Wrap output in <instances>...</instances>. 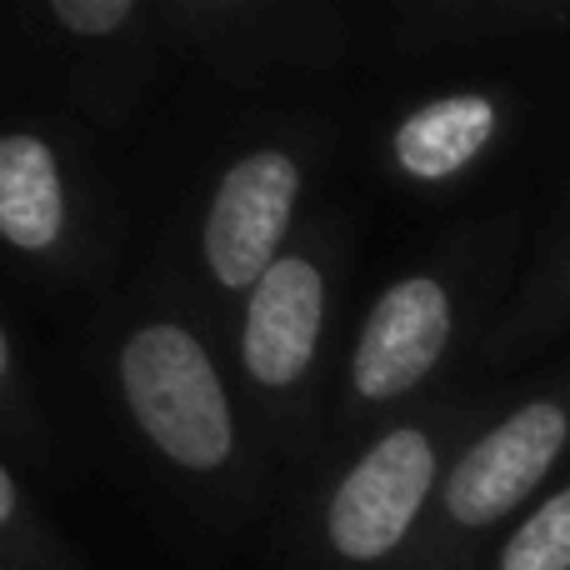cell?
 I'll use <instances>...</instances> for the list:
<instances>
[{
  "label": "cell",
  "instance_id": "6da1fadb",
  "mask_svg": "<svg viewBox=\"0 0 570 570\" xmlns=\"http://www.w3.org/2000/svg\"><path fill=\"white\" fill-rule=\"evenodd\" d=\"M120 385L160 455L186 471H216L230 461V401L190 331L170 321L140 325L120 351Z\"/></svg>",
  "mask_w": 570,
  "mask_h": 570
},
{
  "label": "cell",
  "instance_id": "7a4b0ae2",
  "mask_svg": "<svg viewBox=\"0 0 570 570\" xmlns=\"http://www.w3.org/2000/svg\"><path fill=\"white\" fill-rule=\"evenodd\" d=\"M435 481V451L421 431H391L375 441L325 511V535L345 561H381L405 541Z\"/></svg>",
  "mask_w": 570,
  "mask_h": 570
},
{
  "label": "cell",
  "instance_id": "3957f363",
  "mask_svg": "<svg viewBox=\"0 0 570 570\" xmlns=\"http://www.w3.org/2000/svg\"><path fill=\"white\" fill-rule=\"evenodd\" d=\"M301 190V170L285 150H256L236 160L216 190V206L206 216V266L220 285H261L276 266Z\"/></svg>",
  "mask_w": 570,
  "mask_h": 570
},
{
  "label": "cell",
  "instance_id": "277c9868",
  "mask_svg": "<svg viewBox=\"0 0 570 570\" xmlns=\"http://www.w3.org/2000/svg\"><path fill=\"white\" fill-rule=\"evenodd\" d=\"M566 411L556 401H531L515 415H505L491 435L471 445L455 465L451 485H445V511L461 525H491L505 511L521 505V495L546 481L566 445Z\"/></svg>",
  "mask_w": 570,
  "mask_h": 570
},
{
  "label": "cell",
  "instance_id": "5b68a950",
  "mask_svg": "<svg viewBox=\"0 0 570 570\" xmlns=\"http://www.w3.org/2000/svg\"><path fill=\"white\" fill-rule=\"evenodd\" d=\"M445 341H451V301H445L441 281L411 276L391 285L355 341V391L365 401H395V395L415 391L441 361Z\"/></svg>",
  "mask_w": 570,
  "mask_h": 570
},
{
  "label": "cell",
  "instance_id": "8992f818",
  "mask_svg": "<svg viewBox=\"0 0 570 570\" xmlns=\"http://www.w3.org/2000/svg\"><path fill=\"white\" fill-rule=\"evenodd\" d=\"M321 271L305 256H281L266 271V281L250 291L246 335H240L246 371L271 391H285V385L301 381L315 355V341H321Z\"/></svg>",
  "mask_w": 570,
  "mask_h": 570
},
{
  "label": "cell",
  "instance_id": "52a82bcc",
  "mask_svg": "<svg viewBox=\"0 0 570 570\" xmlns=\"http://www.w3.org/2000/svg\"><path fill=\"white\" fill-rule=\"evenodd\" d=\"M66 226V190L46 140L6 136L0 140V230L16 250L56 246Z\"/></svg>",
  "mask_w": 570,
  "mask_h": 570
},
{
  "label": "cell",
  "instance_id": "ba28073f",
  "mask_svg": "<svg viewBox=\"0 0 570 570\" xmlns=\"http://www.w3.org/2000/svg\"><path fill=\"white\" fill-rule=\"evenodd\" d=\"M495 136V106L485 96H445L415 110L395 130V160L415 180H445L485 150Z\"/></svg>",
  "mask_w": 570,
  "mask_h": 570
},
{
  "label": "cell",
  "instance_id": "9c48e42d",
  "mask_svg": "<svg viewBox=\"0 0 570 570\" xmlns=\"http://www.w3.org/2000/svg\"><path fill=\"white\" fill-rule=\"evenodd\" d=\"M501 570H570V485L511 535Z\"/></svg>",
  "mask_w": 570,
  "mask_h": 570
},
{
  "label": "cell",
  "instance_id": "30bf717a",
  "mask_svg": "<svg viewBox=\"0 0 570 570\" xmlns=\"http://www.w3.org/2000/svg\"><path fill=\"white\" fill-rule=\"evenodd\" d=\"M50 16L66 30H76V36H110V30H120L136 16V6L130 0H56Z\"/></svg>",
  "mask_w": 570,
  "mask_h": 570
},
{
  "label": "cell",
  "instance_id": "8fae6325",
  "mask_svg": "<svg viewBox=\"0 0 570 570\" xmlns=\"http://www.w3.org/2000/svg\"><path fill=\"white\" fill-rule=\"evenodd\" d=\"M16 515V475L0 471V521H10Z\"/></svg>",
  "mask_w": 570,
  "mask_h": 570
}]
</instances>
